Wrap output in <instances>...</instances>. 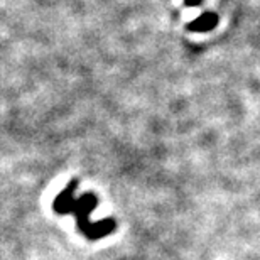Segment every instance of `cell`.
Segmentation results:
<instances>
[{"instance_id": "cell-1", "label": "cell", "mask_w": 260, "mask_h": 260, "mask_svg": "<svg viewBox=\"0 0 260 260\" xmlns=\"http://www.w3.org/2000/svg\"><path fill=\"white\" fill-rule=\"evenodd\" d=\"M213 24H216V17L213 14H206L203 19L196 20V22L191 25V27H201V30H206V29H210Z\"/></svg>"}]
</instances>
